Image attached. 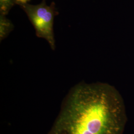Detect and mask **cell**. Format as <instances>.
Wrapping results in <instances>:
<instances>
[{
    "label": "cell",
    "mask_w": 134,
    "mask_h": 134,
    "mask_svg": "<svg viewBox=\"0 0 134 134\" xmlns=\"http://www.w3.org/2000/svg\"><path fill=\"white\" fill-rule=\"evenodd\" d=\"M127 121L124 101L114 86L81 82L64 99L48 134H123Z\"/></svg>",
    "instance_id": "6da1fadb"
},
{
    "label": "cell",
    "mask_w": 134,
    "mask_h": 134,
    "mask_svg": "<svg viewBox=\"0 0 134 134\" xmlns=\"http://www.w3.org/2000/svg\"><path fill=\"white\" fill-rule=\"evenodd\" d=\"M29 18L35 30L36 35L39 38L44 39L49 43L51 48H56L54 33V23L58 12L55 4L53 2L48 5L46 0L37 5L29 3L20 5Z\"/></svg>",
    "instance_id": "7a4b0ae2"
},
{
    "label": "cell",
    "mask_w": 134,
    "mask_h": 134,
    "mask_svg": "<svg viewBox=\"0 0 134 134\" xmlns=\"http://www.w3.org/2000/svg\"><path fill=\"white\" fill-rule=\"evenodd\" d=\"M14 29V24L6 15L0 14V41L7 38Z\"/></svg>",
    "instance_id": "3957f363"
},
{
    "label": "cell",
    "mask_w": 134,
    "mask_h": 134,
    "mask_svg": "<svg viewBox=\"0 0 134 134\" xmlns=\"http://www.w3.org/2000/svg\"><path fill=\"white\" fill-rule=\"evenodd\" d=\"M16 2L17 0H0V14L7 15Z\"/></svg>",
    "instance_id": "277c9868"
}]
</instances>
